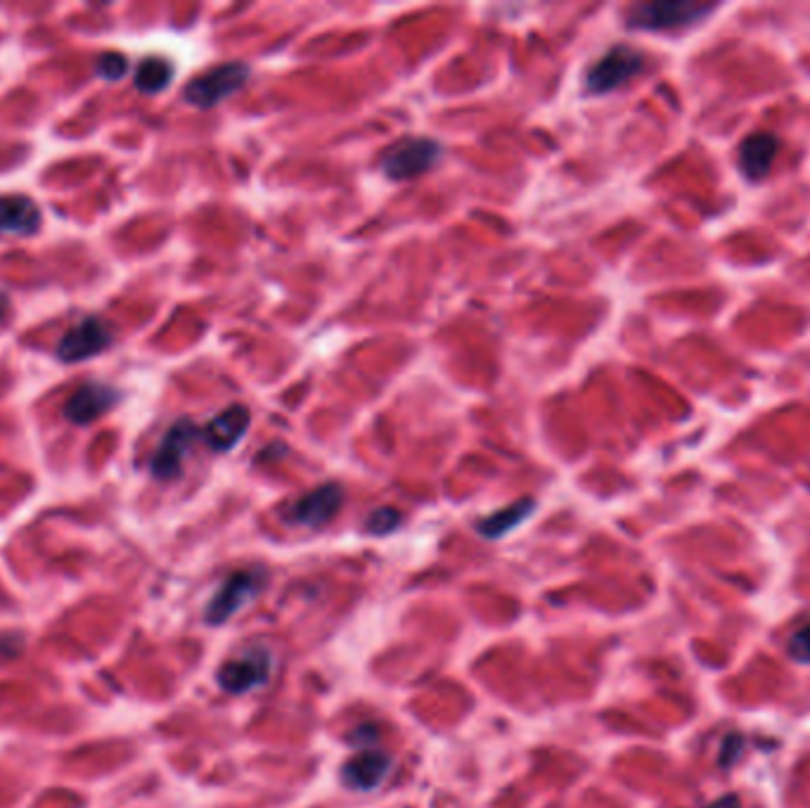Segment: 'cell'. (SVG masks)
Returning <instances> with one entry per match:
<instances>
[{
    "label": "cell",
    "instance_id": "obj_19",
    "mask_svg": "<svg viewBox=\"0 0 810 808\" xmlns=\"http://www.w3.org/2000/svg\"><path fill=\"white\" fill-rule=\"evenodd\" d=\"M95 72L100 74L103 78L119 81L128 72V60L121 53H105L100 60H97Z\"/></svg>",
    "mask_w": 810,
    "mask_h": 808
},
{
    "label": "cell",
    "instance_id": "obj_22",
    "mask_svg": "<svg viewBox=\"0 0 810 808\" xmlns=\"http://www.w3.org/2000/svg\"><path fill=\"white\" fill-rule=\"evenodd\" d=\"M8 311H10V301H8V297L3 293H0V322L6 320Z\"/></svg>",
    "mask_w": 810,
    "mask_h": 808
},
{
    "label": "cell",
    "instance_id": "obj_2",
    "mask_svg": "<svg viewBox=\"0 0 810 808\" xmlns=\"http://www.w3.org/2000/svg\"><path fill=\"white\" fill-rule=\"evenodd\" d=\"M266 586V572L252 567V570H239L223 581V586L214 593L204 609L206 624H225L235 614L247 607L254 597L264 591Z\"/></svg>",
    "mask_w": 810,
    "mask_h": 808
},
{
    "label": "cell",
    "instance_id": "obj_9",
    "mask_svg": "<svg viewBox=\"0 0 810 808\" xmlns=\"http://www.w3.org/2000/svg\"><path fill=\"white\" fill-rule=\"evenodd\" d=\"M111 344V330L100 318H84L60 339L57 359L62 363H81L103 353Z\"/></svg>",
    "mask_w": 810,
    "mask_h": 808
},
{
    "label": "cell",
    "instance_id": "obj_20",
    "mask_svg": "<svg viewBox=\"0 0 810 808\" xmlns=\"http://www.w3.org/2000/svg\"><path fill=\"white\" fill-rule=\"evenodd\" d=\"M789 657L799 665H810V624L789 638Z\"/></svg>",
    "mask_w": 810,
    "mask_h": 808
},
{
    "label": "cell",
    "instance_id": "obj_10",
    "mask_svg": "<svg viewBox=\"0 0 810 808\" xmlns=\"http://www.w3.org/2000/svg\"><path fill=\"white\" fill-rule=\"evenodd\" d=\"M121 401V392L109 384L90 382L78 386V390L64 403V417L72 425H90L95 419H100L107 411H111Z\"/></svg>",
    "mask_w": 810,
    "mask_h": 808
},
{
    "label": "cell",
    "instance_id": "obj_6",
    "mask_svg": "<svg viewBox=\"0 0 810 808\" xmlns=\"http://www.w3.org/2000/svg\"><path fill=\"white\" fill-rule=\"evenodd\" d=\"M273 671V655L266 648H254L239 652L225 661L219 671V685L231 694H245L268 683Z\"/></svg>",
    "mask_w": 810,
    "mask_h": 808
},
{
    "label": "cell",
    "instance_id": "obj_4",
    "mask_svg": "<svg viewBox=\"0 0 810 808\" xmlns=\"http://www.w3.org/2000/svg\"><path fill=\"white\" fill-rule=\"evenodd\" d=\"M444 150L431 138H405L386 150L382 159V171L392 181H413L439 164Z\"/></svg>",
    "mask_w": 810,
    "mask_h": 808
},
{
    "label": "cell",
    "instance_id": "obj_21",
    "mask_svg": "<svg viewBox=\"0 0 810 808\" xmlns=\"http://www.w3.org/2000/svg\"><path fill=\"white\" fill-rule=\"evenodd\" d=\"M706 808H739V797L737 795H725L716 801H711Z\"/></svg>",
    "mask_w": 810,
    "mask_h": 808
},
{
    "label": "cell",
    "instance_id": "obj_14",
    "mask_svg": "<svg viewBox=\"0 0 810 808\" xmlns=\"http://www.w3.org/2000/svg\"><path fill=\"white\" fill-rule=\"evenodd\" d=\"M41 225V209L24 195L0 198V233L34 235Z\"/></svg>",
    "mask_w": 810,
    "mask_h": 808
},
{
    "label": "cell",
    "instance_id": "obj_11",
    "mask_svg": "<svg viewBox=\"0 0 810 808\" xmlns=\"http://www.w3.org/2000/svg\"><path fill=\"white\" fill-rule=\"evenodd\" d=\"M252 425V413L242 403H233V406L223 408L216 417L209 419V425L202 429V439L209 444V448L219 450V454H228L247 434Z\"/></svg>",
    "mask_w": 810,
    "mask_h": 808
},
{
    "label": "cell",
    "instance_id": "obj_13",
    "mask_svg": "<svg viewBox=\"0 0 810 808\" xmlns=\"http://www.w3.org/2000/svg\"><path fill=\"white\" fill-rule=\"evenodd\" d=\"M388 766H392V758H388L384 752L375 747H363L351 758V762L344 764V780L353 789H361V791L375 789L386 778Z\"/></svg>",
    "mask_w": 810,
    "mask_h": 808
},
{
    "label": "cell",
    "instance_id": "obj_3",
    "mask_svg": "<svg viewBox=\"0 0 810 808\" xmlns=\"http://www.w3.org/2000/svg\"><path fill=\"white\" fill-rule=\"evenodd\" d=\"M252 76L249 64L245 62H225L219 64L216 70L206 72L204 76L194 78L185 88V100L192 107L200 109H212L221 105L225 98H231L242 86L247 84Z\"/></svg>",
    "mask_w": 810,
    "mask_h": 808
},
{
    "label": "cell",
    "instance_id": "obj_7",
    "mask_svg": "<svg viewBox=\"0 0 810 808\" xmlns=\"http://www.w3.org/2000/svg\"><path fill=\"white\" fill-rule=\"evenodd\" d=\"M202 436V429L192 423L188 417H181L178 423H173L169 427V432L161 439L159 448L154 450V456L150 460V470L157 479L169 481L181 477L183 472V460L190 454L192 444L198 442Z\"/></svg>",
    "mask_w": 810,
    "mask_h": 808
},
{
    "label": "cell",
    "instance_id": "obj_8",
    "mask_svg": "<svg viewBox=\"0 0 810 808\" xmlns=\"http://www.w3.org/2000/svg\"><path fill=\"white\" fill-rule=\"evenodd\" d=\"M344 506V489L339 483H322L311 493L301 496L295 506L289 508L287 520L297 527L320 529L334 520V514Z\"/></svg>",
    "mask_w": 810,
    "mask_h": 808
},
{
    "label": "cell",
    "instance_id": "obj_18",
    "mask_svg": "<svg viewBox=\"0 0 810 808\" xmlns=\"http://www.w3.org/2000/svg\"><path fill=\"white\" fill-rule=\"evenodd\" d=\"M744 747H747V742H744V735H739V733H727L723 737V742H721V752H718V764H721V768L731 770L737 764V758L742 756Z\"/></svg>",
    "mask_w": 810,
    "mask_h": 808
},
{
    "label": "cell",
    "instance_id": "obj_5",
    "mask_svg": "<svg viewBox=\"0 0 810 808\" xmlns=\"http://www.w3.org/2000/svg\"><path fill=\"white\" fill-rule=\"evenodd\" d=\"M644 70V55L630 45H614L588 72L586 88L593 95L619 91L630 78Z\"/></svg>",
    "mask_w": 810,
    "mask_h": 808
},
{
    "label": "cell",
    "instance_id": "obj_12",
    "mask_svg": "<svg viewBox=\"0 0 810 808\" xmlns=\"http://www.w3.org/2000/svg\"><path fill=\"white\" fill-rule=\"evenodd\" d=\"M777 152H780V138L772 134H752L749 138H744L737 150L742 173L749 181H764L770 173Z\"/></svg>",
    "mask_w": 810,
    "mask_h": 808
},
{
    "label": "cell",
    "instance_id": "obj_1",
    "mask_svg": "<svg viewBox=\"0 0 810 808\" xmlns=\"http://www.w3.org/2000/svg\"><path fill=\"white\" fill-rule=\"evenodd\" d=\"M714 10L716 6L692 3V0H657V3H642L630 10L628 26L642 31L683 29L696 24Z\"/></svg>",
    "mask_w": 810,
    "mask_h": 808
},
{
    "label": "cell",
    "instance_id": "obj_15",
    "mask_svg": "<svg viewBox=\"0 0 810 808\" xmlns=\"http://www.w3.org/2000/svg\"><path fill=\"white\" fill-rule=\"evenodd\" d=\"M533 510H536V500L522 498V500H516V503L486 517V520L477 524V529L483 539H500V536H505V533H510L512 529L520 527L522 522H526L533 514Z\"/></svg>",
    "mask_w": 810,
    "mask_h": 808
},
{
    "label": "cell",
    "instance_id": "obj_17",
    "mask_svg": "<svg viewBox=\"0 0 810 808\" xmlns=\"http://www.w3.org/2000/svg\"><path fill=\"white\" fill-rule=\"evenodd\" d=\"M401 522H403V517L396 508H380V510H375L370 514V520H367L365 527H367L370 533H375V536H384V533L396 531L401 527Z\"/></svg>",
    "mask_w": 810,
    "mask_h": 808
},
{
    "label": "cell",
    "instance_id": "obj_16",
    "mask_svg": "<svg viewBox=\"0 0 810 808\" xmlns=\"http://www.w3.org/2000/svg\"><path fill=\"white\" fill-rule=\"evenodd\" d=\"M173 78V64L164 57H148L136 70V88L145 95H157L164 91Z\"/></svg>",
    "mask_w": 810,
    "mask_h": 808
}]
</instances>
